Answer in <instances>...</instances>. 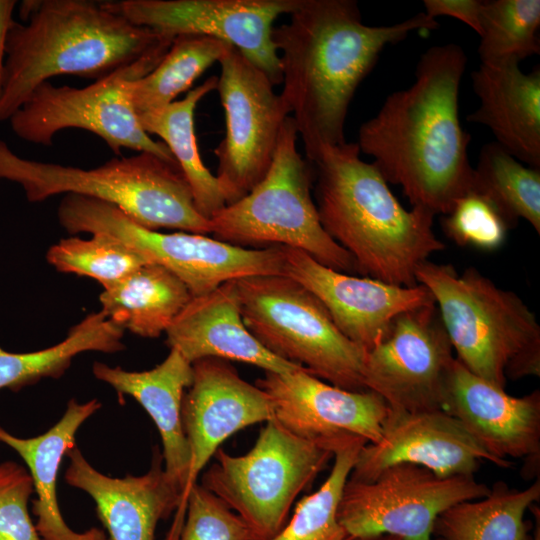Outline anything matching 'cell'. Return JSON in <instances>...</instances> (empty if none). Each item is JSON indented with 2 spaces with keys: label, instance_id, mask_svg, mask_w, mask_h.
<instances>
[{
  "label": "cell",
  "instance_id": "cell-1",
  "mask_svg": "<svg viewBox=\"0 0 540 540\" xmlns=\"http://www.w3.org/2000/svg\"><path fill=\"white\" fill-rule=\"evenodd\" d=\"M467 55L455 43L420 57L415 80L387 96L364 122L356 142L387 183L399 185L412 207L447 215L472 190L470 135L459 118V89Z\"/></svg>",
  "mask_w": 540,
  "mask_h": 540
},
{
  "label": "cell",
  "instance_id": "cell-2",
  "mask_svg": "<svg viewBox=\"0 0 540 540\" xmlns=\"http://www.w3.org/2000/svg\"><path fill=\"white\" fill-rule=\"evenodd\" d=\"M287 23L274 27L283 89L280 93L312 163L327 146L346 142L353 96L382 50L413 32L439 27L420 12L385 26L363 23L354 0H301Z\"/></svg>",
  "mask_w": 540,
  "mask_h": 540
},
{
  "label": "cell",
  "instance_id": "cell-3",
  "mask_svg": "<svg viewBox=\"0 0 540 540\" xmlns=\"http://www.w3.org/2000/svg\"><path fill=\"white\" fill-rule=\"evenodd\" d=\"M6 41L0 122L48 79L71 74L99 80L151 56L163 57L173 39L131 23L104 2L26 0Z\"/></svg>",
  "mask_w": 540,
  "mask_h": 540
},
{
  "label": "cell",
  "instance_id": "cell-4",
  "mask_svg": "<svg viewBox=\"0 0 540 540\" xmlns=\"http://www.w3.org/2000/svg\"><path fill=\"white\" fill-rule=\"evenodd\" d=\"M316 207L327 234L353 257L357 272L389 284L418 285L415 272L445 248L433 231L434 214L406 210L356 143L323 148L311 163Z\"/></svg>",
  "mask_w": 540,
  "mask_h": 540
},
{
  "label": "cell",
  "instance_id": "cell-5",
  "mask_svg": "<svg viewBox=\"0 0 540 540\" xmlns=\"http://www.w3.org/2000/svg\"><path fill=\"white\" fill-rule=\"evenodd\" d=\"M415 277L432 294L456 359L470 372L504 390L509 379L540 375V325L517 294L474 267L460 274L426 260Z\"/></svg>",
  "mask_w": 540,
  "mask_h": 540
},
{
  "label": "cell",
  "instance_id": "cell-6",
  "mask_svg": "<svg viewBox=\"0 0 540 540\" xmlns=\"http://www.w3.org/2000/svg\"><path fill=\"white\" fill-rule=\"evenodd\" d=\"M0 180L20 185L30 202L76 194L111 204L151 230L211 233V223L197 211L178 163L150 152L82 169L23 158L0 139Z\"/></svg>",
  "mask_w": 540,
  "mask_h": 540
},
{
  "label": "cell",
  "instance_id": "cell-7",
  "mask_svg": "<svg viewBox=\"0 0 540 540\" xmlns=\"http://www.w3.org/2000/svg\"><path fill=\"white\" fill-rule=\"evenodd\" d=\"M297 139L289 116L267 174L246 196L211 218V233L242 248H296L334 270L357 272L353 257L321 225L311 195L313 165L302 158Z\"/></svg>",
  "mask_w": 540,
  "mask_h": 540
},
{
  "label": "cell",
  "instance_id": "cell-8",
  "mask_svg": "<svg viewBox=\"0 0 540 540\" xmlns=\"http://www.w3.org/2000/svg\"><path fill=\"white\" fill-rule=\"evenodd\" d=\"M235 282L243 322L266 350L336 387L366 390V352L341 333L307 288L286 275Z\"/></svg>",
  "mask_w": 540,
  "mask_h": 540
},
{
  "label": "cell",
  "instance_id": "cell-9",
  "mask_svg": "<svg viewBox=\"0 0 540 540\" xmlns=\"http://www.w3.org/2000/svg\"><path fill=\"white\" fill-rule=\"evenodd\" d=\"M265 423L246 454L219 448L201 484L245 522L253 540H269L283 528L296 497L333 458L329 448L291 433L274 418Z\"/></svg>",
  "mask_w": 540,
  "mask_h": 540
},
{
  "label": "cell",
  "instance_id": "cell-10",
  "mask_svg": "<svg viewBox=\"0 0 540 540\" xmlns=\"http://www.w3.org/2000/svg\"><path fill=\"white\" fill-rule=\"evenodd\" d=\"M57 217L70 234L103 233L121 240L148 262L174 273L192 297L205 295L231 280L284 275L281 246L249 249L202 234L162 233L137 224L111 204L75 194L64 195Z\"/></svg>",
  "mask_w": 540,
  "mask_h": 540
},
{
  "label": "cell",
  "instance_id": "cell-11",
  "mask_svg": "<svg viewBox=\"0 0 540 540\" xmlns=\"http://www.w3.org/2000/svg\"><path fill=\"white\" fill-rule=\"evenodd\" d=\"M163 57L141 59L83 88L43 82L10 117L11 129L26 142L51 146L58 132L79 128L100 137L116 156L124 148L176 161L164 142L143 130L128 95L129 83L147 75Z\"/></svg>",
  "mask_w": 540,
  "mask_h": 540
},
{
  "label": "cell",
  "instance_id": "cell-12",
  "mask_svg": "<svg viewBox=\"0 0 540 540\" xmlns=\"http://www.w3.org/2000/svg\"><path fill=\"white\" fill-rule=\"evenodd\" d=\"M489 492L490 487L474 476L443 477L418 465L398 463L371 481L348 478L337 517L348 538L391 535L401 540H432L442 512Z\"/></svg>",
  "mask_w": 540,
  "mask_h": 540
},
{
  "label": "cell",
  "instance_id": "cell-13",
  "mask_svg": "<svg viewBox=\"0 0 540 540\" xmlns=\"http://www.w3.org/2000/svg\"><path fill=\"white\" fill-rule=\"evenodd\" d=\"M217 90L226 134L214 149L215 175L226 205L246 196L267 174L288 108L267 74L230 46L219 60Z\"/></svg>",
  "mask_w": 540,
  "mask_h": 540
},
{
  "label": "cell",
  "instance_id": "cell-14",
  "mask_svg": "<svg viewBox=\"0 0 540 540\" xmlns=\"http://www.w3.org/2000/svg\"><path fill=\"white\" fill-rule=\"evenodd\" d=\"M453 348L434 303L399 314L387 337L368 351L366 390L395 412L444 411Z\"/></svg>",
  "mask_w": 540,
  "mask_h": 540
},
{
  "label": "cell",
  "instance_id": "cell-15",
  "mask_svg": "<svg viewBox=\"0 0 540 540\" xmlns=\"http://www.w3.org/2000/svg\"><path fill=\"white\" fill-rule=\"evenodd\" d=\"M301 0H121L106 7L131 23L174 39L181 34L217 38L235 47L282 83L279 54L272 40L274 21L290 14Z\"/></svg>",
  "mask_w": 540,
  "mask_h": 540
},
{
  "label": "cell",
  "instance_id": "cell-16",
  "mask_svg": "<svg viewBox=\"0 0 540 540\" xmlns=\"http://www.w3.org/2000/svg\"><path fill=\"white\" fill-rule=\"evenodd\" d=\"M284 275L313 293L341 333L366 353L382 342L401 313L434 303L423 285L389 284L329 268L302 250L281 246Z\"/></svg>",
  "mask_w": 540,
  "mask_h": 540
},
{
  "label": "cell",
  "instance_id": "cell-17",
  "mask_svg": "<svg viewBox=\"0 0 540 540\" xmlns=\"http://www.w3.org/2000/svg\"><path fill=\"white\" fill-rule=\"evenodd\" d=\"M256 385L270 396L273 418L301 438L330 449L334 441L347 436L376 443L382 435L389 409L370 390H345L304 368L288 373L265 372Z\"/></svg>",
  "mask_w": 540,
  "mask_h": 540
},
{
  "label": "cell",
  "instance_id": "cell-18",
  "mask_svg": "<svg viewBox=\"0 0 540 540\" xmlns=\"http://www.w3.org/2000/svg\"><path fill=\"white\" fill-rule=\"evenodd\" d=\"M482 461L502 468L512 466L488 453L459 420L445 411L388 410L380 439L361 448L349 479L371 481L383 469L398 463L418 465L443 477L474 476Z\"/></svg>",
  "mask_w": 540,
  "mask_h": 540
},
{
  "label": "cell",
  "instance_id": "cell-19",
  "mask_svg": "<svg viewBox=\"0 0 540 540\" xmlns=\"http://www.w3.org/2000/svg\"><path fill=\"white\" fill-rule=\"evenodd\" d=\"M193 380L181 407L183 430L190 448L185 493L220 445L234 433L274 416L270 396L244 380L229 361L204 358L192 363Z\"/></svg>",
  "mask_w": 540,
  "mask_h": 540
},
{
  "label": "cell",
  "instance_id": "cell-20",
  "mask_svg": "<svg viewBox=\"0 0 540 540\" xmlns=\"http://www.w3.org/2000/svg\"><path fill=\"white\" fill-rule=\"evenodd\" d=\"M444 411L459 420L482 447L500 461L524 458L539 466L540 391L522 397L474 375L455 357Z\"/></svg>",
  "mask_w": 540,
  "mask_h": 540
},
{
  "label": "cell",
  "instance_id": "cell-21",
  "mask_svg": "<svg viewBox=\"0 0 540 540\" xmlns=\"http://www.w3.org/2000/svg\"><path fill=\"white\" fill-rule=\"evenodd\" d=\"M65 481L90 495L111 540H154L157 524L176 511L183 520L182 494L169 481L155 448L152 464L141 476L113 478L96 470L75 444L66 455Z\"/></svg>",
  "mask_w": 540,
  "mask_h": 540
},
{
  "label": "cell",
  "instance_id": "cell-22",
  "mask_svg": "<svg viewBox=\"0 0 540 540\" xmlns=\"http://www.w3.org/2000/svg\"><path fill=\"white\" fill-rule=\"evenodd\" d=\"M166 344L191 364L204 358L247 363L265 372L300 368L266 350L246 328L235 280L192 297L165 332Z\"/></svg>",
  "mask_w": 540,
  "mask_h": 540
},
{
  "label": "cell",
  "instance_id": "cell-23",
  "mask_svg": "<svg viewBox=\"0 0 540 540\" xmlns=\"http://www.w3.org/2000/svg\"><path fill=\"white\" fill-rule=\"evenodd\" d=\"M94 376L109 384L120 396L133 397L149 414L162 440L164 471L173 486L185 493L190 471V448L183 430L181 407L185 391L193 380L192 364L178 351L147 371H127L101 362L92 366Z\"/></svg>",
  "mask_w": 540,
  "mask_h": 540
},
{
  "label": "cell",
  "instance_id": "cell-24",
  "mask_svg": "<svg viewBox=\"0 0 540 540\" xmlns=\"http://www.w3.org/2000/svg\"><path fill=\"white\" fill-rule=\"evenodd\" d=\"M478 108L466 119L488 127L495 142L528 167L540 169V68L480 64L471 73Z\"/></svg>",
  "mask_w": 540,
  "mask_h": 540
},
{
  "label": "cell",
  "instance_id": "cell-25",
  "mask_svg": "<svg viewBox=\"0 0 540 540\" xmlns=\"http://www.w3.org/2000/svg\"><path fill=\"white\" fill-rule=\"evenodd\" d=\"M101 408L97 399L79 403L69 400L61 419L45 433L20 438L0 427V442L23 459L37 495L32 503L35 527L43 540H108L104 530L93 527L84 532L72 530L65 522L57 500V476L62 458L75 445L80 426Z\"/></svg>",
  "mask_w": 540,
  "mask_h": 540
},
{
  "label": "cell",
  "instance_id": "cell-26",
  "mask_svg": "<svg viewBox=\"0 0 540 540\" xmlns=\"http://www.w3.org/2000/svg\"><path fill=\"white\" fill-rule=\"evenodd\" d=\"M191 299L184 282L156 263L144 264L99 297L108 319L145 338L165 333Z\"/></svg>",
  "mask_w": 540,
  "mask_h": 540
},
{
  "label": "cell",
  "instance_id": "cell-27",
  "mask_svg": "<svg viewBox=\"0 0 540 540\" xmlns=\"http://www.w3.org/2000/svg\"><path fill=\"white\" fill-rule=\"evenodd\" d=\"M218 77H210L188 91L181 100L138 117L143 130L162 139L178 163L190 187L199 214L207 220L226 206L219 182L204 165L194 129V112L199 101L217 88Z\"/></svg>",
  "mask_w": 540,
  "mask_h": 540
},
{
  "label": "cell",
  "instance_id": "cell-28",
  "mask_svg": "<svg viewBox=\"0 0 540 540\" xmlns=\"http://www.w3.org/2000/svg\"><path fill=\"white\" fill-rule=\"evenodd\" d=\"M539 499V478L522 490L497 482L486 496L442 512L433 534L439 540H528L524 514Z\"/></svg>",
  "mask_w": 540,
  "mask_h": 540
},
{
  "label": "cell",
  "instance_id": "cell-29",
  "mask_svg": "<svg viewBox=\"0 0 540 540\" xmlns=\"http://www.w3.org/2000/svg\"><path fill=\"white\" fill-rule=\"evenodd\" d=\"M124 330L100 310L86 316L54 346L27 353L0 347V390L19 391L43 378H59L75 356L87 351L115 353L124 350Z\"/></svg>",
  "mask_w": 540,
  "mask_h": 540
},
{
  "label": "cell",
  "instance_id": "cell-30",
  "mask_svg": "<svg viewBox=\"0 0 540 540\" xmlns=\"http://www.w3.org/2000/svg\"><path fill=\"white\" fill-rule=\"evenodd\" d=\"M230 46L209 36L177 35L158 65L129 83L128 95L137 118L174 102L210 66L219 62Z\"/></svg>",
  "mask_w": 540,
  "mask_h": 540
},
{
  "label": "cell",
  "instance_id": "cell-31",
  "mask_svg": "<svg viewBox=\"0 0 540 540\" xmlns=\"http://www.w3.org/2000/svg\"><path fill=\"white\" fill-rule=\"evenodd\" d=\"M471 191L489 200L510 228L523 219L540 233V169L521 163L495 141L480 150Z\"/></svg>",
  "mask_w": 540,
  "mask_h": 540
},
{
  "label": "cell",
  "instance_id": "cell-32",
  "mask_svg": "<svg viewBox=\"0 0 540 540\" xmlns=\"http://www.w3.org/2000/svg\"><path fill=\"white\" fill-rule=\"evenodd\" d=\"M365 440L348 436L333 443L334 463L317 491L303 497L283 528L269 540H347L337 512L343 488Z\"/></svg>",
  "mask_w": 540,
  "mask_h": 540
},
{
  "label": "cell",
  "instance_id": "cell-33",
  "mask_svg": "<svg viewBox=\"0 0 540 540\" xmlns=\"http://www.w3.org/2000/svg\"><path fill=\"white\" fill-rule=\"evenodd\" d=\"M539 0H486L481 13V64H520L540 53Z\"/></svg>",
  "mask_w": 540,
  "mask_h": 540
},
{
  "label": "cell",
  "instance_id": "cell-34",
  "mask_svg": "<svg viewBox=\"0 0 540 540\" xmlns=\"http://www.w3.org/2000/svg\"><path fill=\"white\" fill-rule=\"evenodd\" d=\"M47 262L57 271L95 279L108 289L148 260L121 240L103 233L90 239L68 237L52 245Z\"/></svg>",
  "mask_w": 540,
  "mask_h": 540
},
{
  "label": "cell",
  "instance_id": "cell-35",
  "mask_svg": "<svg viewBox=\"0 0 540 540\" xmlns=\"http://www.w3.org/2000/svg\"><path fill=\"white\" fill-rule=\"evenodd\" d=\"M442 228L460 246L493 251L506 240L511 229L494 205L484 196L470 191L443 215Z\"/></svg>",
  "mask_w": 540,
  "mask_h": 540
},
{
  "label": "cell",
  "instance_id": "cell-36",
  "mask_svg": "<svg viewBox=\"0 0 540 540\" xmlns=\"http://www.w3.org/2000/svg\"><path fill=\"white\" fill-rule=\"evenodd\" d=\"M167 540H253L245 522L216 495L195 483L177 537Z\"/></svg>",
  "mask_w": 540,
  "mask_h": 540
},
{
  "label": "cell",
  "instance_id": "cell-37",
  "mask_svg": "<svg viewBox=\"0 0 540 540\" xmlns=\"http://www.w3.org/2000/svg\"><path fill=\"white\" fill-rule=\"evenodd\" d=\"M33 492L29 471L13 461L0 463V540H41L28 511Z\"/></svg>",
  "mask_w": 540,
  "mask_h": 540
},
{
  "label": "cell",
  "instance_id": "cell-38",
  "mask_svg": "<svg viewBox=\"0 0 540 540\" xmlns=\"http://www.w3.org/2000/svg\"><path fill=\"white\" fill-rule=\"evenodd\" d=\"M425 14L436 19L439 16L456 18L478 35L481 33V13L483 0H424Z\"/></svg>",
  "mask_w": 540,
  "mask_h": 540
},
{
  "label": "cell",
  "instance_id": "cell-39",
  "mask_svg": "<svg viewBox=\"0 0 540 540\" xmlns=\"http://www.w3.org/2000/svg\"><path fill=\"white\" fill-rule=\"evenodd\" d=\"M16 3L17 2L14 0H0V93L2 87L6 41L9 30L14 22L12 16L17 5Z\"/></svg>",
  "mask_w": 540,
  "mask_h": 540
},
{
  "label": "cell",
  "instance_id": "cell-40",
  "mask_svg": "<svg viewBox=\"0 0 540 540\" xmlns=\"http://www.w3.org/2000/svg\"><path fill=\"white\" fill-rule=\"evenodd\" d=\"M529 509L532 510L535 516V527L532 540H540V509L536 504H533Z\"/></svg>",
  "mask_w": 540,
  "mask_h": 540
},
{
  "label": "cell",
  "instance_id": "cell-41",
  "mask_svg": "<svg viewBox=\"0 0 540 540\" xmlns=\"http://www.w3.org/2000/svg\"><path fill=\"white\" fill-rule=\"evenodd\" d=\"M347 540H401V539L395 536H391V535H381V536L369 537V538H348Z\"/></svg>",
  "mask_w": 540,
  "mask_h": 540
}]
</instances>
